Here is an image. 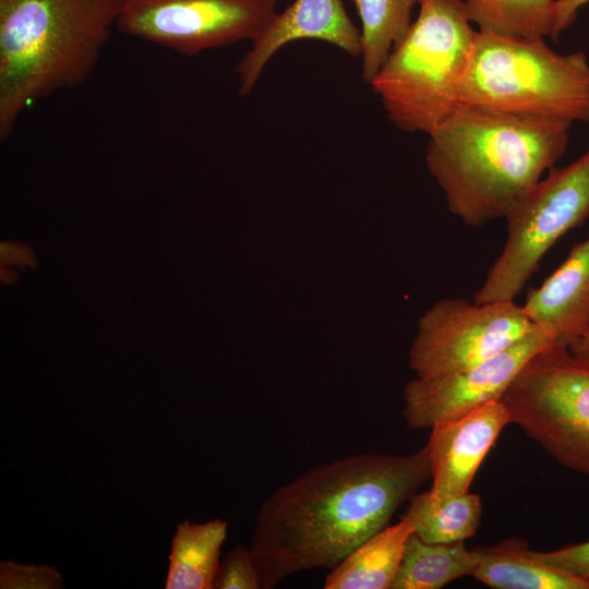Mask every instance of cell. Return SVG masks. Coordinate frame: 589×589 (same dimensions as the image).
Masks as SVG:
<instances>
[{"label": "cell", "instance_id": "cell-15", "mask_svg": "<svg viewBox=\"0 0 589 589\" xmlns=\"http://www.w3.org/2000/svg\"><path fill=\"white\" fill-rule=\"evenodd\" d=\"M412 526L400 519L387 525L330 569L325 589H390Z\"/></svg>", "mask_w": 589, "mask_h": 589}, {"label": "cell", "instance_id": "cell-5", "mask_svg": "<svg viewBox=\"0 0 589 589\" xmlns=\"http://www.w3.org/2000/svg\"><path fill=\"white\" fill-rule=\"evenodd\" d=\"M460 104L565 122L589 123V60L558 53L544 38L477 33Z\"/></svg>", "mask_w": 589, "mask_h": 589}, {"label": "cell", "instance_id": "cell-4", "mask_svg": "<svg viewBox=\"0 0 589 589\" xmlns=\"http://www.w3.org/2000/svg\"><path fill=\"white\" fill-rule=\"evenodd\" d=\"M402 41L368 85L399 130L429 135L460 104L478 31L465 0H420Z\"/></svg>", "mask_w": 589, "mask_h": 589}, {"label": "cell", "instance_id": "cell-13", "mask_svg": "<svg viewBox=\"0 0 589 589\" xmlns=\"http://www.w3.org/2000/svg\"><path fill=\"white\" fill-rule=\"evenodd\" d=\"M522 309L558 347L568 348L589 330V236L574 244L564 262L528 292Z\"/></svg>", "mask_w": 589, "mask_h": 589}, {"label": "cell", "instance_id": "cell-11", "mask_svg": "<svg viewBox=\"0 0 589 589\" xmlns=\"http://www.w3.org/2000/svg\"><path fill=\"white\" fill-rule=\"evenodd\" d=\"M304 39L330 44L354 58L361 55V33L342 0H294L278 12L236 67L239 94L249 95L273 56L284 46Z\"/></svg>", "mask_w": 589, "mask_h": 589}, {"label": "cell", "instance_id": "cell-9", "mask_svg": "<svg viewBox=\"0 0 589 589\" xmlns=\"http://www.w3.org/2000/svg\"><path fill=\"white\" fill-rule=\"evenodd\" d=\"M277 0H122L116 28L185 56L253 41Z\"/></svg>", "mask_w": 589, "mask_h": 589}, {"label": "cell", "instance_id": "cell-10", "mask_svg": "<svg viewBox=\"0 0 589 589\" xmlns=\"http://www.w3.org/2000/svg\"><path fill=\"white\" fill-rule=\"evenodd\" d=\"M553 345V336L536 325L518 341L480 363L437 377H416L404 389L401 414L406 424L413 430H431L490 401L501 400L525 364Z\"/></svg>", "mask_w": 589, "mask_h": 589}, {"label": "cell", "instance_id": "cell-1", "mask_svg": "<svg viewBox=\"0 0 589 589\" xmlns=\"http://www.w3.org/2000/svg\"><path fill=\"white\" fill-rule=\"evenodd\" d=\"M430 479L424 445L402 455H350L278 486L261 504L251 536L261 589L296 573L332 569Z\"/></svg>", "mask_w": 589, "mask_h": 589}, {"label": "cell", "instance_id": "cell-12", "mask_svg": "<svg viewBox=\"0 0 589 589\" xmlns=\"http://www.w3.org/2000/svg\"><path fill=\"white\" fill-rule=\"evenodd\" d=\"M508 423L505 405L495 400L434 425L425 444L430 492L436 496L468 492L481 462Z\"/></svg>", "mask_w": 589, "mask_h": 589}, {"label": "cell", "instance_id": "cell-8", "mask_svg": "<svg viewBox=\"0 0 589 589\" xmlns=\"http://www.w3.org/2000/svg\"><path fill=\"white\" fill-rule=\"evenodd\" d=\"M534 326L515 301L442 299L419 321L409 366L418 378L453 373L505 350Z\"/></svg>", "mask_w": 589, "mask_h": 589}, {"label": "cell", "instance_id": "cell-6", "mask_svg": "<svg viewBox=\"0 0 589 589\" xmlns=\"http://www.w3.org/2000/svg\"><path fill=\"white\" fill-rule=\"evenodd\" d=\"M501 400L510 423L558 464L589 476V360L550 346L525 364Z\"/></svg>", "mask_w": 589, "mask_h": 589}, {"label": "cell", "instance_id": "cell-23", "mask_svg": "<svg viewBox=\"0 0 589 589\" xmlns=\"http://www.w3.org/2000/svg\"><path fill=\"white\" fill-rule=\"evenodd\" d=\"M533 555L589 585V541L567 545L549 552L533 551Z\"/></svg>", "mask_w": 589, "mask_h": 589}, {"label": "cell", "instance_id": "cell-18", "mask_svg": "<svg viewBox=\"0 0 589 589\" xmlns=\"http://www.w3.org/2000/svg\"><path fill=\"white\" fill-rule=\"evenodd\" d=\"M481 514L478 494L468 491L460 495L436 496L429 490L412 495L400 519L408 521L413 532L426 542L450 543L474 536Z\"/></svg>", "mask_w": 589, "mask_h": 589}, {"label": "cell", "instance_id": "cell-25", "mask_svg": "<svg viewBox=\"0 0 589 589\" xmlns=\"http://www.w3.org/2000/svg\"><path fill=\"white\" fill-rule=\"evenodd\" d=\"M568 350L578 358L589 360V330L572 342Z\"/></svg>", "mask_w": 589, "mask_h": 589}, {"label": "cell", "instance_id": "cell-19", "mask_svg": "<svg viewBox=\"0 0 589 589\" xmlns=\"http://www.w3.org/2000/svg\"><path fill=\"white\" fill-rule=\"evenodd\" d=\"M420 0H353L361 22V77L365 84L402 41Z\"/></svg>", "mask_w": 589, "mask_h": 589}, {"label": "cell", "instance_id": "cell-17", "mask_svg": "<svg viewBox=\"0 0 589 589\" xmlns=\"http://www.w3.org/2000/svg\"><path fill=\"white\" fill-rule=\"evenodd\" d=\"M227 527L221 519L179 524L171 541L165 588L213 589Z\"/></svg>", "mask_w": 589, "mask_h": 589}, {"label": "cell", "instance_id": "cell-22", "mask_svg": "<svg viewBox=\"0 0 589 589\" xmlns=\"http://www.w3.org/2000/svg\"><path fill=\"white\" fill-rule=\"evenodd\" d=\"M64 581L52 566L20 564L14 561H1V589H60Z\"/></svg>", "mask_w": 589, "mask_h": 589}, {"label": "cell", "instance_id": "cell-3", "mask_svg": "<svg viewBox=\"0 0 589 589\" xmlns=\"http://www.w3.org/2000/svg\"><path fill=\"white\" fill-rule=\"evenodd\" d=\"M122 0H0V137L29 106L93 73Z\"/></svg>", "mask_w": 589, "mask_h": 589}, {"label": "cell", "instance_id": "cell-24", "mask_svg": "<svg viewBox=\"0 0 589 589\" xmlns=\"http://www.w3.org/2000/svg\"><path fill=\"white\" fill-rule=\"evenodd\" d=\"M588 3L589 0H556L555 21L551 38L556 41L561 34L574 24L579 10Z\"/></svg>", "mask_w": 589, "mask_h": 589}, {"label": "cell", "instance_id": "cell-20", "mask_svg": "<svg viewBox=\"0 0 589 589\" xmlns=\"http://www.w3.org/2000/svg\"><path fill=\"white\" fill-rule=\"evenodd\" d=\"M556 0H465L479 32L520 38L551 37Z\"/></svg>", "mask_w": 589, "mask_h": 589}, {"label": "cell", "instance_id": "cell-14", "mask_svg": "<svg viewBox=\"0 0 589 589\" xmlns=\"http://www.w3.org/2000/svg\"><path fill=\"white\" fill-rule=\"evenodd\" d=\"M472 577L494 589H589L584 580L537 558L525 539L482 548Z\"/></svg>", "mask_w": 589, "mask_h": 589}, {"label": "cell", "instance_id": "cell-7", "mask_svg": "<svg viewBox=\"0 0 589 589\" xmlns=\"http://www.w3.org/2000/svg\"><path fill=\"white\" fill-rule=\"evenodd\" d=\"M588 218L589 147L567 166L550 169L506 215L504 247L473 301H515L550 249Z\"/></svg>", "mask_w": 589, "mask_h": 589}, {"label": "cell", "instance_id": "cell-21", "mask_svg": "<svg viewBox=\"0 0 589 589\" xmlns=\"http://www.w3.org/2000/svg\"><path fill=\"white\" fill-rule=\"evenodd\" d=\"M213 589H261L251 548L237 544L226 554L219 564Z\"/></svg>", "mask_w": 589, "mask_h": 589}, {"label": "cell", "instance_id": "cell-16", "mask_svg": "<svg viewBox=\"0 0 589 589\" xmlns=\"http://www.w3.org/2000/svg\"><path fill=\"white\" fill-rule=\"evenodd\" d=\"M483 549H468L465 541L431 543L412 532L390 589H438L450 581L472 576Z\"/></svg>", "mask_w": 589, "mask_h": 589}, {"label": "cell", "instance_id": "cell-2", "mask_svg": "<svg viewBox=\"0 0 589 589\" xmlns=\"http://www.w3.org/2000/svg\"><path fill=\"white\" fill-rule=\"evenodd\" d=\"M572 124L459 104L431 132L425 166L449 212L479 228L504 219L565 154Z\"/></svg>", "mask_w": 589, "mask_h": 589}]
</instances>
